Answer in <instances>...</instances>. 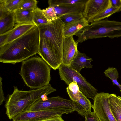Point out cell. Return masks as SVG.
Returning a JSON list of instances; mask_svg holds the SVG:
<instances>
[{
	"label": "cell",
	"instance_id": "cell-1",
	"mask_svg": "<svg viewBox=\"0 0 121 121\" xmlns=\"http://www.w3.org/2000/svg\"><path fill=\"white\" fill-rule=\"evenodd\" d=\"M40 41L36 25L11 42L0 47V61L15 64L23 61L38 53Z\"/></svg>",
	"mask_w": 121,
	"mask_h": 121
},
{
	"label": "cell",
	"instance_id": "cell-2",
	"mask_svg": "<svg viewBox=\"0 0 121 121\" xmlns=\"http://www.w3.org/2000/svg\"><path fill=\"white\" fill-rule=\"evenodd\" d=\"M14 87L13 92L8 96L5 105L6 113L10 120L26 111L39 99L56 91L49 83L39 89L27 91L20 90Z\"/></svg>",
	"mask_w": 121,
	"mask_h": 121
},
{
	"label": "cell",
	"instance_id": "cell-3",
	"mask_svg": "<svg viewBox=\"0 0 121 121\" xmlns=\"http://www.w3.org/2000/svg\"><path fill=\"white\" fill-rule=\"evenodd\" d=\"M51 67L36 56L23 61L19 74L28 87L39 89L49 84Z\"/></svg>",
	"mask_w": 121,
	"mask_h": 121
},
{
	"label": "cell",
	"instance_id": "cell-4",
	"mask_svg": "<svg viewBox=\"0 0 121 121\" xmlns=\"http://www.w3.org/2000/svg\"><path fill=\"white\" fill-rule=\"evenodd\" d=\"M52 23L40 26V38L44 39L52 56L55 67L58 69L62 63V51L65 39L64 23L59 18Z\"/></svg>",
	"mask_w": 121,
	"mask_h": 121
},
{
	"label": "cell",
	"instance_id": "cell-5",
	"mask_svg": "<svg viewBox=\"0 0 121 121\" xmlns=\"http://www.w3.org/2000/svg\"><path fill=\"white\" fill-rule=\"evenodd\" d=\"M80 43L89 39L108 37H121V22L107 19L94 22L77 34Z\"/></svg>",
	"mask_w": 121,
	"mask_h": 121
},
{
	"label": "cell",
	"instance_id": "cell-6",
	"mask_svg": "<svg viewBox=\"0 0 121 121\" xmlns=\"http://www.w3.org/2000/svg\"><path fill=\"white\" fill-rule=\"evenodd\" d=\"M61 79L69 85L73 82H76L80 91L87 98L93 99L97 90L80 73L69 66L62 64L58 68Z\"/></svg>",
	"mask_w": 121,
	"mask_h": 121
},
{
	"label": "cell",
	"instance_id": "cell-7",
	"mask_svg": "<svg viewBox=\"0 0 121 121\" xmlns=\"http://www.w3.org/2000/svg\"><path fill=\"white\" fill-rule=\"evenodd\" d=\"M75 110L69 108H58L32 111H25L12 119L13 121H39L64 114L73 112Z\"/></svg>",
	"mask_w": 121,
	"mask_h": 121
},
{
	"label": "cell",
	"instance_id": "cell-8",
	"mask_svg": "<svg viewBox=\"0 0 121 121\" xmlns=\"http://www.w3.org/2000/svg\"><path fill=\"white\" fill-rule=\"evenodd\" d=\"M40 110L58 108H69L74 109L81 115L83 116L86 112L80 104L71 100H68L57 96L41 99L38 103Z\"/></svg>",
	"mask_w": 121,
	"mask_h": 121
},
{
	"label": "cell",
	"instance_id": "cell-9",
	"mask_svg": "<svg viewBox=\"0 0 121 121\" xmlns=\"http://www.w3.org/2000/svg\"><path fill=\"white\" fill-rule=\"evenodd\" d=\"M110 95L108 93H97L93 99L92 108L100 121H117L110 107Z\"/></svg>",
	"mask_w": 121,
	"mask_h": 121
},
{
	"label": "cell",
	"instance_id": "cell-10",
	"mask_svg": "<svg viewBox=\"0 0 121 121\" xmlns=\"http://www.w3.org/2000/svg\"><path fill=\"white\" fill-rule=\"evenodd\" d=\"M111 6L110 0H88L82 14L88 21Z\"/></svg>",
	"mask_w": 121,
	"mask_h": 121
},
{
	"label": "cell",
	"instance_id": "cell-11",
	"mask_svg": "<svg viewBox=\"0 0 121 121\" xmlns=\"http://www.w3.org/2000/svg\"><path fill=\"white\" fill-rule=\"evenodd\" d=\"M78 43L74 40L73 36L65 38L62 48V64L70 66L77 54Z\"/></svg>",
	"mask_w": 121,
	"mask_h": 121
},
{
	"label": "cell",
	"instance_id": "cell-12",
	"mask_svg": "<svg viewBox=\"0 0 121 121\" xmlns=\"http://www.w3.org/2000/svg\"><path fill=\"white\" fill-rule=\"evenodd\" d=\"M88 21L84 17L78 20L64 24L65 38L73 36L89 24Z\"/></svg>",
	"mask_w": 121,
	"mask_h": 121
},
{
	"label": "cell",
	"instance_id": "cell-13",
	"mask_svg": "<svg viewBox=\"0 0 121 121\" xmlns=\"http://www.w3.org/2000/svg\"><path fill=\"white\" fill-rule=\"evenodd\" d=\"M35 26L36 25L34 23L17 24L10 31L8 38L4 45L21 36L31 29Z\"/></svg>",
	"mask_w": 121,
	"mask_h": 121
},
{
	"label": "cell",
	"instance_id": "cell-14",
	"mask_svg": "<svg viewBox=\"0 0 121 121\" xmlns=\"http://www.w3.org/2000/svg\"><path fill=\"white\" fill-rule=\"evenodd\" d=\"M93 59L87 56L84 53H81L78 51L75 57L69 66L74 70L80 73L84 68H91V64Z\"/></svg>",
	"mask_w": 121,
	"mask_h": 121
},
{
	"label": "cell",
	"instance_id": "cell-15",
	"mask_svg": "<svg viewBox=\"0 0 121 121\" xmlns=\"http://www.w3.org/2000/svg\"><path fill=\"white\" fill-rule=\"evenodd\" d=\"M84 4H78L68 5L53 7L58 17L65 14L73 13H82L84 9Z\"/></svg>",
	"mask_w": 121,
	"mask_h": 121
},
{
	"label": "cell",
	"instance_id": "cell-16",
	"mask_svg": "<svg viewBox=\"0 0 121 121\" xmlns=\"http://www.w3.org/2000/svg\"><path fill=\"white\" fill-rule=\"evenodd\" d=\"M34 9L16 10L14 11L15 15V22L17 24L34 23L33 21Z\"/></svg>",
	"mask_w": 121,
	"mask_h": 121
},
{
	"label": "cell",
	"instance_id": "cell-17",
	"mask_svg": "<svg viewBox=\"0 0 121 121\" xmlns=\"http://www.w3.org/2000/svg\"><path fill=\"white\" fill-rule=\"evenodd\" d=\"M111 111L117 121H121V101L119 96L110 94L109 99Z\"/></svg>",
	"mask_w": 121,
	"mask_h": 121
},
{
	"label": "cell",
	"instance_id": "cell-18",
	"mask_svg": "<svg viewBox=\"0 0 121 121\" xmlns=\"http://www.w3.org/2000/svg\"><path fill=\"white\" fill-rule=\"evenodd\" d=\"M15 21L14 12H10L5 17L0 19V35L10 31L14 28Z\"/></svg>",
	"mask_w": 121,
	"mask_h": 121
},
{
	"label": "cell",
	"instance_id": "cell-19",
	"mask_svg": "<svg viewBox=\"0 0 121 121\" xmlns=\"http://www.w3.org/2000/svg\"><path fill=\"white\" fill-rule=\"evenodd\" d=\"M33 21L34 23L38 26H40L52 23L47 18L43 10L37 7L33 11Z\"/></svg>",
	"mask_w": 121,
	"mask_h": 121
},
{
	"label": "cell",
	"instance_id": "cell-20",
	"mask_svg": "<svg viewBox=\"0 0 121 121\" xmlns=\"http://www.w3.org/2000/svg\"><path fill=\"white\" fill-rule=\"evenodd\" d=\"M120 11L118 9L111 6L94 17L90 19L88 21L89 23H91L94 22L103 20L116 12Z\"/></svg>",
	"mask_w": 121,
	"mask_h": 121
},
{
	"label": "cell",
	"instance_id": "cell-21",
	"mask_svg": "<svg viewBox=\"0 0 121 121\" xmlns=\"http://www.w3.org/2000/svg\"><path fill=\"white\" fill-rule=\"evenodd\" d=\"M88 0H49V6H60L78 4H85Z\"/></svg>",
	"mask_w": 121,
	"mask_h": 121
},
{
	"label": "cell",
	"instance_id": "cell-22",
	"mask_svg": "<svg viewBox=\"0 0 121 121\" xmlns=\"http://www.w3.org/2000/svg\"><path fill=\"white\" fill-rule=\"evenodd\" d=\"M67 92L71 99L77 102L79 98L81 91L76 82L71 83L66 88Z\"/></svg>",
	"mask_w": 121,
	"mask_h": 121
},
{
	"label": "cell",
	"instance_id": "cell-23",
	"mask_svg": "<svg viewBox=\"0 0 121 121\" xmlns=\"http://www.w3.org/2000/svg\"><path fill=\"white\" fill-rule=\"evenodd\" d=\"M104 73L106 77L109 78L111 80L113 85H116L119 87L121 93V85L117 81L119 74L116 68L109 67L105 71Z\"/></svg>",
	"mask_w": 121,
	"mask_h": 121
},
{
	"label": "cell",
	"instance_id": "cell-24",
	"mask_svg": "<svg viewBox=\"0 0 121 121\" xmlns=\"http://www.w3.org/2000/svg\"><path fill=\"white\" fill-rule=\"evenodd\" d=\"M83 17L82 13H73L64 14L58 17L65 24L79 20Z\"/></svg>",
	"mask_w": 121,
	"mask_h": 121
},
{
	"label": "cell",
	"instance_id": "cell-25",
	"mask_svg": "<svg viewBox=\"0 0 121 121\" xmlns=\"http://www.w3.org/2000/svg\"><path fill=\"white\" fill-rule=\"evenodd\" d=\"M22 0H0L10 12H14L18 8Z\"/></svg>",
	"mask_w": 121,
	"mask_h": 121
},
{
	"label": "cell",
	"instance_id": "cell-26",
	"mask_svg": "<svg viewBox=\"0 0 121 121\" xmlns=\"http://www.w3.org/2000/svg\"><path fill=\"white\" fill-rule=\"evenodd\" d=\"M37 3L35 0H22L16 10L34 9L37 7Z\"/></svg>",
	"mask_w": 121,
	"mask_h": 121
},
{
	"label": "cell",
	"instance_id": "cell-27",
	"mask_svg": "<svg viewBox=\"0 0 121 121\" xmlns=\"http://www.w3.org/2000/svg\"><path fill=\"white\" fill-rule=\"evenodd\" d=\"M77 102L82 106L86 111H91L92 104L87 97L81 91L79 99Z\"/></svg>",
	"mask_w": 121,
	"mask_h": 121
},
{
	"label": "cell",
	"instance_id": "cell-28",
	"mask_svg": "<svg viewBox=\"0 0 121 121\" xmlns=\"http://www.w3.org/2000/svg\"><path fill=\"white\" fill-rule=\"evenodd\" d=\"M43 11L47 18L50 22H52L58 18L56 14L53 7L49 6Z\"/></svg>",
	"mask_w": 121,
	"mask_h": 121
},
{
	"label": "cell",
	"instance_id": "cell-29",
	"mask_svg": "<svg viewBox=\"0 0 121 121\" xmlns=\"http://www.w3.org/2000/svg\"><path fill=\"white\" fill-rule=\"evenodd\" d=\"M84 116L85 121H100L94 112L86 111Z\"/></svg>",
	"mask_w": 121,
	"mask_h": 121
},
{
	"label": "cell",
	"instance_id": "cell-30",
	"mask_svg": "<svg viewBox=\"0 0 121 121\" xmlns=\"http://www.w3.org/2000/svg\"><path fill=\"white\" fill-rule=\"evenodd\" d=\"M10 13L5 8L3 4L0 2V19L5 17Z\"/></svg>",
	"mask_w": 121,
	"mask_h": 121
},
{
	"label": "cell",
	"instance_id": "cell-31",
	"mask_svg": "<svg viewBox=\"0 0 121 121\" xmlns=\"http://www.w3.org/2000/svg\"><path fill=\"white\" fill-rule=\"evenodd\" d=\"M111 5L121 11V0H110Z\"/></svg>",
	"mask_w": 121,
	"mask_h": 121
},
{
	"label": "cell",
	"instance_id": "cell-32",
	"mask_svg": "<svg viewBox=\"0 0 121 121\" xmlns=\"http://www.w3.org/2000/svg\"><path fill=\"white\" fill-rule=\"evenodd\" d=\"M10 31L0 35V47L3 45L6 41Z\"/></svg>",
	"mask_w": 121,
	"mask_h": 121
},
{
	"label": "cell",
	"instance_id": "cell-33",
	"mask_svg": "<svg viewBox=\"0 0 121 121\" xmlns=\"http://www.w3.org/2000/svg\"><path fill=\"white\" fill-rule=\"evenodd\" d=\"M0 77V105H1L3 101L5 100V98L2 88V79L1 76Z\"/></svg>",
	"mask_w": 121,
	"mask_h": 121
},
{
	"label": "cell",
	"instance_id": "cell-34",
	"mask_svg": "<svg viewBox=\"0 0 121 121\" xmlns=\"http://www.w3.org/2000/svg\"><path fill=\"white\" fill-rule=\"evenodd\" d=\"M61 116H58L53 117L39 121H65Z\"/></svg>",
	"mask_w": 121,
	"mask_h": 121
},
{
	"label": "cell",
	"instance_id": "cell-35",
	"mask_svg": "<svg viewBox=\"0 0 121 121\" xmlns=\"http://www.w3.org/2000/svg\"><path fill=\"white\" fill-rule=\"evenodd\" d=\"M119 96V97L120 99L121 100V97H120Z\"/></svg>",
	"mask_w": 121,
	"mask_h": 121
},
{
	"label": "cell",
	"instance_id": "cell-36",
	"mask_svg": "<svg viewBox=\"0 0 121 121\" xmlns=\"http://www.w3.org/2000/svg\"></svg>",
	"mask_w": 121,
	"mask_h": 121
}]
</instances>
